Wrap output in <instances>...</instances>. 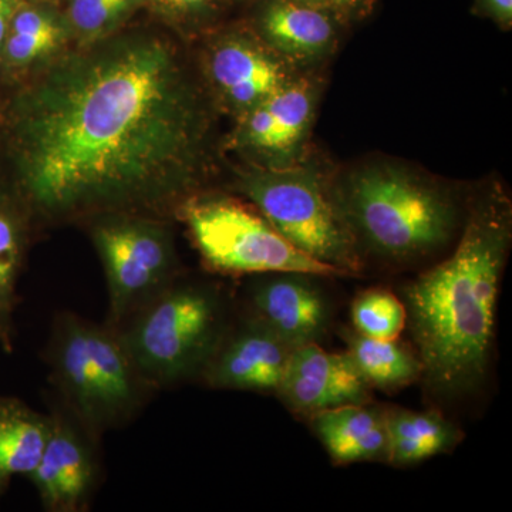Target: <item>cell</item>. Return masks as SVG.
<instances>
[{
	"instance_id": "6da1fadb",
	"label": "cell",
	"mask_w": 512,
	"mask_h": 512,
	"mask_svg": "<svg viewBox=\"0 0 512 512\" xmlns=\"http://www.w3.org/2000/svg\"><path fill=\"white\" fill-rule=\"evenodd\" d=\"M208 128L174 43L113 33L50 63L19 97L20 191L53 220L160 210L200 180Z\"/></svg>"
},
{
	"instance_id": "7a4b0ae2",
	"label": "cell",
	"mask_w": 512,
	"mask_h": 512,
	"mask_svg": "<svg viewBox=\"0 0 512 512\" xmlns=\"http://www.w3.org/2000/svg\"><path fill=\"white\" fill-rule=\"evenodd\" d=\"M512 239V204L498 183L468 202L457 247L403 289L424 390L439 403L473 397L487 382L495 312Z\"/></svg>"
},
{
	"instance_id": "3957f363",
	"label": "cell",
	"mask_w": 512,
	"mask_h": 512,
	"mask_svg": "<svg viewBox=\"0 0 512 512\" xmlns=\"http://www.w3.org/2000/svg\"><path fill=\"white\" fill-rule=\"evenodd\" d=\"M330 197L366 264L427 261L463 227L457 195L436 178L389 160L359 163L330 174Z\"/></svg>"
},
{
	"instance_id": "277c9868",
	"label": "cell",
	"mask_w": 512,
	"mask_h": 512,
	"mask_svg": "<svg viewBox=\"0 0 512 512\" xmlns=\"http://www.w3.org/2000/svg\"><path fill=\"white\" fill-rule=\"evenodd\" d=\"M49 365L73 419L93 440L136 416L151 390L116 329L74 313L56 320Z\"/></svg>"
},
{
	"instance_id": "5b68a950",
	"label": "cell",
	"mask_w": 512,
	"mask_h": 512,
	"mask_svg": "<svg viewBox=\"0 0 512 512\" xmlns=\"http://www.w3.org/2000/svg\"><path fill=\"white\" fill-rule=\"evenodd\" d=\"M228 329L220 289L174 281L116 332L144 380L164 387L201 377Z\"/></svg>"
},
{
	"instance_id": "8992f818",
	"label": "cell",
	"mask_w": 512,
	"mask_h": 512,
	"mask_svg": "<svg viewBox=\"0 0 512 512\" xmlns=\"http://www.w3.org/2000/svg\"><path fill=\"white\" fill-rule=\"evenodd\" d=\"M329 184L328 171L308 156L285 168L249 165L238 174L235 190L296 248L356 276L365 262L333 205Z\"/></svg>"
},
{
	"instance_id": "52a82bcc",
	"label": "cell",
	"mask_w": 512,
	"mask_h": 512,
	"mask_svg": "<svg viewBox=\"0 0 512 512\" xmlns=\"http://www.w3.org/2000/svg\"><path fill=\"white\" fill-rule=\"evenodd\" d=\"M198 251L224 274L302 272L349 278L342 269L316 261L282 237L254 205L225 195L191 197L181 205Z\"/></svg>"
},
{
	"instance_id": "ba28073f",
	"label": "cell",
	"mask_w": 512,
	"mask_h": 512,
	"mask_svg": "<svg viewBox=\"0 0 512 512\" xmlns=\"http://www.w3.org/2000/svg\"><path fill=\"white\" fill-rule=\"evenodd\" d=\"M92 234L109 289L110 326L117 329L175 281L173 241L163 225L136 214L100 215Z\"/></svg>"
},
{
	"instance_id": "9c48e42d",
	"label": "cell",
	"mask_w": 512,
	"mask_h": 512,
	"mask_svg": "<svg viewBox=\"0 0 512 512\" xmlns=\"http://www.w3.org/2000/svg\"><path fill=\"white\" fill-rule=\"evenodd\" d=\"M323 79L299 73L291 83L237 119L229 147L262 168H285L308 154L322 99Z\"/></svg>"
},
{
	"instance_id": "30bf717a",
	"label": "cell",
	"mask_w": 512,
	"mask_h": 512,
	"mask_svg": "<svg viewBox=\"0 0 512 512\" xmlns=\"http://www.w3.org/2000/svg\"><path fill=\"white\" fill-rule=\"evenodd\" d=\"M202 66L212 96L235 119L301 73L269 49L249 26L215 33L205 47Z\"/></svg>"
},
{
	"instance_id": "8fae6325",
	"label": "cell",
	"mask_w": 512,
	"mask_h": 512,
	"mask_svg": "<svg viewBox=\"0 0 512 512\" xmlns=\"http://www.w3.org/2000/svg\"><path fill=\"white\" fill-rule=\"evenodd\" d=\"M249 28L298 72H318L338 52L346 28L305 0H255Z\"/></svg>"
},
{
	"instance_id": "7c38bea8",
	"label": "cell",
	"mask_w": 512,
	"mask_h": 512,
	"mask_svg": "<svg viewBox=\"0 0 512 512\" xmlns=\"http://www.w3.org/2000/svg\"><path fill=\"white\" fill-rule=\"evenodd\" d=\"M319 278L302 272L259 275L248 289L249 315L292 348L319 343L332 323V305Z\"/></svg>"
},
{
	"instance_id": "4fadbf2b",
	"label": "cell",
	"mask_w": 512,
	"mask_h": 512,
	"mask_svg": "<svg viewBox=\"0 0 512 512\" xmlns=\"http://www.w3.org/2000/svg\"><path fill=\"white\" fill-rule=\"evenodd\" d=\"M370 390L348 352H326L319 343H309L292 350L275 393L293 413L309 417L348 404L369 403Z\"/></svg>"
},
{
	"instance_id": "5bb4252c",
	"label": "cell",
	"mask_w": 512,
	"mask_h": 512,
	"mask_svg": "<svg viewBox=\"0 0 512 512\" xmlns=\"http://www.w3.org/2000/svg\"><path fill=\"white\" fill-rule=\"evenodd\" d=\"M293 349L248 315L225 333L201 379L214 389L276 392Z\"/></svg>"
},
{
	"instance_id": "9a60e30c",
	"label": "cell",
	"mask_w": 512,
	"mask_h": 512,
	"mask_svg": "<svg viewBox=\"0 0 512 512\" xmlns=\"http://www.w3.org/2000/svg\"><path fill=\"white\" fill-rule=\"evenodd\" d=\"M30 480L50 512L82 511L97 478L94 440L73 417L57 414Z\"/></svg>"
},
{
	"instance_id": "2e32d148",
	"label": "cell",
	"mask_w": 512,
	"mask_h": 512,
	"mask_svg": "<svg viewBox=\"0 0 512 512\" xmlns=\"http://www.w3.org/2000/svg\"><path fill=\"white\" fill-rule=\"evenodd\" d=\"M312 430L336 464L387 461L384 410L366 404H348L309 416Z\"/></svg>"
},
{
	"instance_id": "e0dca14e",
	"label": "cell",
	"mask_w": 512,
	"mask_h": 512,
	"mask_svg": "<svg viewBox=\"0 0 512 512\" xmlns=\"http://www.w3.org/2000/svg\"><path fill=\"white\" fill-rule=\"evenodd\" d=\"M52 419L13 397L0 399V495L16 476H30L39 464Z\"/></svg>"
},
{
	"instance_id": "ac0fdd59",
	"label": "cell",
	"mask_w": 512,
	"mask_h": 512,
	"mask_svg": "<svg viewBox=\"0 0 512 512\" xmlns=\"http://www.w3.org/2000/svg\"><path fill=\"white\" fill-rule=\"evenodd\" d=\"M386 417L387 463L412 466L451 450L461 440L460 430L439 412L384 410Z\"/></svg>"
},
{
	"instance_id": "d6986e66",
	"label": "cell",
	"mask_w": 512,
	"mask_h": 512,
	"mask_svg": "<svg viewBox=\"0 0 512 512\" xmlns=\"http://www.w3.org/2000/svg\"><path fill=\"white\" fill-rule=\"evenodd\" d=\"M69 35V23L55 10L22 3L10 22L0 56L10 66L28 67L55 55Z\"/></svg>"
},
{
	"instance_id": "ffe728a7",
	"label": "cell",
	"mask_w": 512,
	"mask_h": 512,
	"mask_svg": "<svg viewBox=\"0 0 512 512\" xmlns=\"http://www.w3.org/2000/svg\"><path fill=\"white\" fill-rule=\"evenodd\" d=\"M348 353L370 387L396 392L420 382L423 366L419 356L397 339H373L356 333L349 338Z\"/></svg>"
},
{
	"instance_id": "44dd1931",
	"label": "cell",
	"mask_w": 512,
	"mask_h": 512,
	"mask_svg": "<svg viewBox=\"0 0 512 512\" xmlns=\"http://www.w3.org/2000/svg\"><path fill=\"white\" fill-rule=\"evenodd\" d=\"M25 252V227L16 205L0 194V342L10 348L16 286Z\"/></svg>"
},
{
	"instance_id": "7402d4cb",
	"label": "cell",
	"mask_w": 512,
	"mask_h": 512,
	"mask_svg": "<svg viewBox=\"0 0 512 512\" xmlns=\"http://www.w3.org/2000/svg\"><path fill=\"white\" fill-rule=\"evenodd\" d=\"M352 320L359 335L382 340L399 339L406 329V308L402 299L387 289H367L353 301Z\"/></svg>"
},
{
	"instance_id": "603a6c76",
	"label": "cell",
	"mask_w": 512,
	"mask_h": 512,
	"mask_svg": "<svg viewBox=\"0 0 512 512\" xmlns=\"http://www.w3.org/2000/svg\"><path fill=\"white\" fill-rule=\"evenodd\" d=\"M144 0H70L67 23L82 45L113 35Z\"/></svg>"
},
{
	"instance_id": "cb8c5ba5",
	"label": "cell",
	"mask_w": 512,
	"mask_h": 512,
	"mask_svg": "<svg viewBox=\"0 0 512 512\" xmlns=\"http://www.w3.org/2000/svg\"><path fill=\"white\" fill-rule=\"evenodd\" d=\"M161 16L185 29H205L221 15L224 0H144Z\"/></svg>"
},
{
	"instance_id": "d4e9b609",
	"label": "cell",
	"mask_w": 512,
	"mask_h": 512,
	"mask_svg": "<svg viewBox=\"0 0 512 512\" xmlns=\"http://www.w3.org/2000/svg\"><path fill=\"white\" fill-rule=\"evenodd\" d=\"M311 5L332 13L346 28L363 22L375 13L379 0H305Z\"/></svg>"
},
{
	"instance_id": "484cf974",
	"label": "cell",
	"mask_w": 512,
	"mask_h": 512,
	"mask_svg": "<svg viewBox=\"0 0 512 512\" xmlns=\"http://www.w3.org/2000/svg\"><path fill=\"white\" fill-rule=\"evenodd\" d=\"M470 12L476 18L490 20L505 32L512 28V0H473Z\"/></svg>"
},
{
	"instance_id": "4316f807",
	"label": "cell",
	"mask_w": 512,
	"mask_h": 512,
	"mask_svg": "<svg viewBox=\"0 0 512 512\" xmlns=\"http://www.w3.org/2000/svg\"><path fill=\"white\" fill-rule=\"evenodd\" d=\"M20 6H22V0H0V55H2L3 43L8 35L10 22Z\"/></svg>"
},
{
	"instance_id": "83f0119b",
	"label": "cell",
	"mask_w": 512,
	"mask_h": 512,
	"mask_svg": "<svg viewBox=\"0 0 512 512\" xmlns=\"http://www.w3.org/2000/svg\"><path fill=\"white\" fill-rule=\"evenodd\" d=\"M225 3L247 2V0H224Z\"/></svg>"
}]
</instances>
